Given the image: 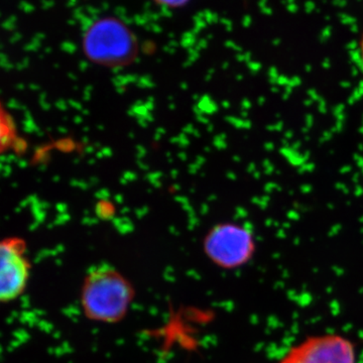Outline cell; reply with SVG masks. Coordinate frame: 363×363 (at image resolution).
Returning <instances> with one entry per match:
<instances>
[{"instance_id":"5","label":"cell","mask_w":363,"mask_h":363,"mask_svg":"<svg viewBox=\"0 0 363 363\" xmlns=\"http://www.w3.org/2000/svg\"><path fill=\"white\" fill-rule=\"evenodd\" d=\"M30 266L25 248L16 240H7L0 247V298L13 302L25 292L30 279Z\"/></svg>"},{"instance_id":"6","label":"cell","mask_w":363,"mask_h":363,"mask_svg":"<svg viewBox=\"0 0 363 363\" xmlns=\"http://www.w3.org/2000/svg\"><path fill=\"white\" fill-rule=\"evenodd\" d=\"M157 6L168 9H179L187 6L192 0H152Z\"/></svg>"},{"instance_id":"3","label":"cell","mask_w":363,"mask_h":363,"mask_svg":"<svg viewBox=\"0 0 363 363\" xmlns=\"http://www.w3.org/2000/svg\"><path fill=\"white\" fill-rule=\"evenodd\" d=\"M208 259L224 269H240L252 259L257 250L255 235L247 226L222 223L214 226L204 240Z\"/></svg>"},{"instance_id":"1","label":"cell","mask_w":363,"mask_h":363,"mask_svg":"<svg viewBox=\"0 0 363 363\" xmlns=\"http://www.w3.org/2000/svg\"><path fill=\"white\" fill-rule=\"evenodd\" d=\"M133 290L114 267H93L85 277L80 302L86 316L100 323H116L130 309Z\"/></svg>"},{"instance_id":"4","label":"cell","mask_w":363,"mask_h":363,"mask_svg":"<svg viewBox=\"0 0 363 363\" xmlns=\"http://www.w3.org/2000/svg\"><path fill=\"white\" fill-rule=\"evenodd\" d=\"M278 363H357L351 339L337 333L309 336L289 348Z\"/></svg>"},{"instance_id":"2","label":"cell","mask_w":363,"mask_h":363,"mask_svg":"<svg viewBox=\"0 0 363 363\" xmlns=\"http://www.w3.org/2000/svg\"><path fill=\"white\" fill-rule=\"evenodd\" d=\"M82 49L85 56L97 65H128L138 55V38L121 18L99 16L86 26Z\"/></svg>"},{"instance_id":"7","label":"cell","mask_w":363,"mask_h":363,"mask_svg":"<svg viewBox=\"0 0 363 363\" xmlns=\"http://www.w3.org/2000/svg\"><path fill=\"white\" fill-rule=\"evenodd\" d=\"M357 60L358 68H359L360 73H362L363 78V30L362 33H360V37L357 42Z\"/></svg>"}]
</instances>
